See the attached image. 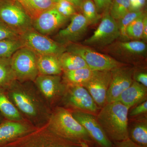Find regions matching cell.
<instances>
[{
  "instance_id": "6da1fadb",
  "label": "cell",
  "mask_w": 147,
  "mask_h": 147,
  "mask_svg": "<svg viewBox=\"0 0 147 147\" xmlns=\"http://www.w3.org/2000/svg\"><path fill=\"white\" fill-rule=\"evenodd\" d=\"M129 109L118 101L106 103L96 116L108 139L113 143L129 138Z\"/></svg>"
},
{
  "instance_id": "7a4b0ae2",
  "label": "cell",
  "mask_w": 147,
  "mask_h": 147,
  "mask_svg": "<svg viewBox=\"0 0 147 147\" xmlns=\"http://www.w3.org/2000/svg\"><path fill=\"white\" fill-rule=\"evenodd\" d=\"M49 130L60 137L72 142H86L93 145L86 130L66 109L59 108L53 114L50 120Z\"/></svg>"
},
{
  "instance_id": "3957f363",
  "label": "cell",
  "mask_w": 147,
  "mask_h": 147,
  "mask_svg": "<svg viewBox=\"0 0 147 147\" xmlns=\"http://www.w3.org/2000/svg\"><path fill=\"white\" fill-rule=\"evenodd\" d=\"M0 21L21 35L32 28V20L15 0H0Z\"/></svg>"
},
{
  "instance_id": "277c9868",
  "label": "cell",
  "mask_w": 147,
  "mask_h": 147,
  "mask_svg": "<svg viewBox=\"0 0 147 147\" xmlns=\"http://www.w3.org/2000/svg\"><path fill=\"white\" fill-rule=\"evenodd\" d=\"M66 49V51L82 57L88 67L93 71H109L126 65L110 56L98 53L86 45L69 43Z\"/></svg>"
},
{
  "instance_id": "5b68a950",
  "label": "cell",
  "mask_w": 147,
  "mask_h": 147,
  "mask_svg": "<svg viewBox=\"0 0 147 147\" xmlns=\"http://www.w3.org/2000/svg\"><path fill=\"white\" fill-rule=\"evenodd\" d=\"M9 145L13 147H81L80 143L64 139L49 129L30 133Z\"/></svg>"
},
{
  "instance_id": "8992f818",
  "label": "cell",
  "mask_w": 147,
  "mask_h": 147,
  "mask_svg": "<svg viewBox=\"0 0 147 147\" xmlns=\"http://www.w3.org/2000/svg\"><path fill=\"white\" fill-rule=\"evenodd\" d=\"M24 47L32 50L36 55H54L59 56L66 51V47L37 32L33 28L20 36Z\"/></svg>"
},
{
  "instance_id": "52a82bcc",
  "label": "cell",
  "mask_w": 147,
  "mask_h": 147,
  "mask_svg": "<svg viewBox=\"0 0 147 147\" xmlns=\"http://www.w3.org/2000/svg\"><path fill=\"white\" fill-rule=\"evenodd\" d=\"M11 65L16 78L34 80L38 76L37 55L28 47H21L11 58Z\"/></svg>"
},
{
  "instance_id": "ba28073f",
  "label": "cell",
  "mask_w": 147,
  "mask_h": 147,
  "mask_svg": "<svg viewBox=\"0 0 147 147\" xmlns=\"http://www.w3.org/2000/svg\"><path fill=\"white\" fill-rule=\"evenodd\" d=\"M117 23L111 16L109 10L105 11L99 26L92 35L83 42L88 47H104L111 45L120 37Z\"/></svg>"
},
{
  "instance_id": "9c48e42d",
  "label": "cell",
  "mask_w": 147,
  "mask_h": 147,
  "mask_svg": "<svg viewBox=\"0 0 147 147\" xmlns=\"http://www.w3.org/2000/svg\"><path fill=\"white\" fill-rule=\"evenodd\" d=\"M108 46L109 53L121 60L131 64L138 62L139 59L146 57L147 52L146 44L139 40L113 42Z\"/></svg>"
},
{
  "instance_id": "30bf717a",
  "label": "cell",
  "mask_w": 147,
  "mask_h": 147,
  "mask_svg": "<svg viewBox=\"0 0 147 147\" xmlns=\"http://www.w3.org/2000/svg\"><path fill=\"white\" fill-rule=\"evenodd\" d=\"M134 69L126 65L111 70V82L106 94V103L116 101L121 94L134 82Z\"/></svg>"
},
{
  "instance_id": "8fae6325",
  "label": "cell",
  "mask_w": 147,
  "mask_h": 147,
  "mask_svg": "<svg viewBox=\"0 0 147 147\" xmlns=\"http://www.w3.org/2000/svg\"><path fill=\"white\" fill-rule=\"evenodd\" d=\"M71 114L98 146L114 147L113 142L106 136L95 115L79 110H76Z\"/></svg>"
},
{
  "instance_id": "7c38bea8",
  "label": "cell",
  "mask_w": 147,
  "mask_h": 147,
  "mask_svg": "<svg viewBox=\"0 0 147 147\" xmlns=\"http://www.w3.org/2000/svg\"><path fill=\"white\" fill-rule=\"evenodd\" d=\"M111 77V70L95 71L92 77L83 85L99 108H102L106 104V94Z\"/></svg>"
},
{
  "instance_id": "4fadbf2b",
  "label": "cell",
  "mask_w": 147,
  "mask_h": 147,
  "mask_svg": "<svg viewBox=\"0 0 147 147\" xmlns=\"http://www.w3.org/2000/svg\"><path fill=\"white\" fill-rule=\"evenodd\" d=\"M67 101L77 110L91 113H98L99 107L86 89L82 86H69Z\"/></svg>"
},
{
  "instance_id": "5bb4252c",
  "label": "cell",
  "mask_w": 147,
  "mask_h": 147,
  "mask_svg": "<svg viewBox=\"0 0 147 147\" xmlns=\"http://www.w3.org/2000/svg\"><path fill=\"white\" fill-rule=\"evenodd\" d=\"M68 18L63 16L55 7L43 12L33 21L32 27L40 33L47 36L63 26Z\"/></svg>"
},
{
  "instance_id": "9a60e30c",
  "label": "cell",
  "mask_w": 147,
  "mask_h": 147,
  "mask_svg": "<svg viewBox=\"0 0 147 147\" xmlns=\"http://www.w3.org/2000/svg\"><path fill=\"white\" fill-rule=\"evenodd\" d=\"M89 25L82 13H76L71 16L68 26L59 31L57 38L62 43H72L84 36Z\"/></svg>"
},
{
  "instance_id": "2e32d148",
  "label": "cell",
  "mask_w": 147,
  "mask_h": 147,
  "mask_svg": "<svg viewBox=\"0 0 147 147\" xmlns=\"http://www.w3.org/2000/svg\"><path fill=\"white\" fill-rule=\"evenodd\" d=\"M30 130L23 124L7 122L0 125V147L10 144L30 134Z\"/></svg>"
},
{
  "instance_id": "e0dca14e",
  "label": "cell",
  "mask_w": 147,
  "mask_h": 147,
  "mask_svg": "<svg viewBox=\"0 0 147 147\" xmlns=\"http://www.w3.org/2000/svg\"><path fill=\"white\" fill-rule=\"evenodd\" d=\"M147 93L146 87L134 81L130 86L121 94L116 101H119L129 109L147 100Z\"/></svg>"
},
{
  "instance_id": "ac0fdd59",
  "label": "cell",
  "mask_w": 147,
  "mask_h": 147,
  "mask_svg": "<svg viewBox=\"0 0 147 147\" xmlns=\"http://www.w3.org/2000/svg\"><path fill=\"white\" fill-rule=\"evenodd\" d=\"M35 80L40 90L48 99L57 96L64 88L59 75H40Z\"/></svg>"
},
{
  "instance_id": "d6986e66",
  "label": "cell",
  "mask_w": 147,
  "mask_h": 147,
  "mask_svg": "<svg viewBox=\"0 0 147 147\" xmlns=\"http://www.w3.org/2000/svg\"><path fill=\"white\" fill-rule=\"evenodd\" d=\"M59 56L54 55H37L38 74L43 75H59L63 71Z\"/></svg>"
},
{
  "instance_id": "ffe728a7",
  "label": "cell",
  "mask_w": 147,
  "mask_h": 147,
  "mask_svg": "<svg viewBox=\"0 0 147 147\" xmlns=\"http://www.w3.org/2000/svg\"><path fill=\"white\" fill-rule=\"evenodd\" d=\"M21 6L32 21L42 13L55 7L53 0H15Z\"/></svg>"
},
{
  "instance_id": "44dd1931",
  "label": "cell",
  "mask_w": 147,
  "mask_h": 147,
  "mask_svg": "<svg viewBox=\"0 0 147 147\" xmlns=\"http://www.w3.org/2000/svg\"><path fill=\"white\" fill-rule=\"evenodd\" d=\"M129 138L142 147H147V117L135 119L128 129Z\"/></svg>"
},
{
  "instance_id": "7402d4cb",
  "label": "cell",
  "mask_w": 147,
  "mask_h": 147,
  "mask_svg": "<svg viewBox=\"0 0 147 147\" xmlns=\"http://www.w3.org/2000/svg\"><path fill=\"white\" fill-rule=\"evenodd\" d=\"M59 59L63 72L88 67L82 57L69 51H66L61 54Z\"/></svg>"
},
{
  "instance_id": "603a6c76",
  "label": "cell",
  "mask_w": 147,
  "mask_h": 147,
  "mask_svg": "<svg viewBox=\"0 0 147 147\" xmlns=\"http://www.w3.org/2000/svg\"><path fill=\"white\" fill-rule=\"evenodd\" d=\"M95 71L89 67L64 71L63 78L69 86H83L94 75Z\"/></svg>"
},
{
  "instance_id": "cb8c5ba5",
  "label": "cell",
  "mask_w": 147,
  "mask_h": 147,
  "mask_svg": "<svg viewBox=\"0 0 147 147\" xmlns=\"http://www.w3.org/2000/svg\"><path fill=\"white\" fill-rule=\"evenodd\" d=\"M11 96L16 106L23 113L30 116L36 115V106L30 96L21 91L13 92Z\"/></svg>"
},
{
  "instance_id": "d4e9b609",
  "label": "cell",
  "mask_w": 147,
  "mask_h": 147,
  "mask_svg": "<svg viewBox=\"0 0 147 147\" xmlns=\"http://www.w3.org/2000/svg\"><path fill=\"white\" fill-rule=\"evenodd\" d=\"M20 38L0 40V59H9L18 50L24 47Z\"/></svg>"
},
{
  "instance_id": "484cf974",
  "label": "cell",
  "mask_w": 147,
  "mask_h": 147,
  "mask_svg": "<svg viewBox=\"0 0 147 147\" xmlns=\"http://www.w3.org/2000/svg\"><path fill=\"white\" fill-rule=\"evenodd\" d=\"M146 13L144 12L141 16L130 23L127 28L126 34L127 38L132 40L142 39L144 19Z\"/></svg>"
},
{
  "instance_id": "4316f807",
  "label": "cell",
  "mask_w": 147,
  "mask_h": 147,
  "mask_svg": "<svg viewBox=\"0 0 147 147\" xmlns=\"http://www.w3.org/2000/svg\"><path fill=\"white\" fill-rule=\"evenodd\" d=\"M80 9L90 25L96 24L100 18L92 0H84Z\"/></svg>"
},
{
  "instance_id": "83f0119b",
  "label": "cell",
  "mask_w": 147,
  "mask_h": 147,
  "mask_svg": "<svg viewBox=\"0 0 147 147\" xmlns=\"http://www.w3.org/2000/svg\"><path fill=\"white\" fill-rule=\"evenodd\" d=\"M129 0H113L109 9L110 15L116 21L129 11Z\"/></svg>"
},
{
  "instance_id": "f1b7e54d",
  "label": "cell",
  "mask_w": 147,
  "mask_h": 147,
  "mask_svg": "<svg viewBox=\"0 0 147 147\" xmlns=\"http://www.w3.org/2000/svg\"><path fill=\"white\" fill-rule=\"evenodd\" d=\"M143 10L139 11H129L123 17L117 21L120 36L124 41L128 40L126 34L127 28L131 22L144 13Z\"/></svg>"
},
{
  "instance_id": "f546056e",
  "label": "cell",
  "mask_w": 147,
  "mask_h": 147,
  "mask_svg": "<svg viewBox=\"0 0 147 147\" xmlns=\"http://www.w3.org/2000/svg\"><path fill=\"white\" fill-rule=\"evenodd\" d=\"M15 79L11 65V58L0 59V86L13 82Z\"/></svg>"
},
{
  "instance_id": "4dcf8cb0",
  "label": "cell",
  "mask_w": 147,
  "mask_h": 147,
  "mask_svg": "<svg viewBox=\"0 0 147 147\" xmlns=\"http://www.w3.org/2000/svg\"><path fill=\"white\" fill-rule=\"evenodd\" d=\"M0 111L11 119H17L20 115L18 110L5 95L0 93Z\"/></svg>"
},
{
  "instance_id": "1f68e13d",
  "label": "cell",
  "mask_w": 147,
  "mask_h": 147,
  "mask_svg": "<svg viewBox=\"0 0 147 147\" xmlns=\"http://www.w3.org/2000/svg\"><path fill=\"white\" fill-rule=\"evenodd\" d=\"M55 8L63 16L69 18L76 13V8L67 0H61L55 4Z\"/></svg>"
},
{
  "instance_id": "d6a6232c",
  "label": "cell",
  "mask_w": 147,
  "mask_h": 147,
  "mask_svg": "<svg viewBox=\"0 0 147 147\" xmlns=\"http://www.w3.org/2000/svg\"><path fill=\"white\" fill-rule=\"evenodd\" d=\"M21 35L0 21V40L20 38Z\"/></svg>"
},
{
  "instance_id": "836d02e7",
  "label": "cell",
  "mask_w": 147,
  "mask_h": 147,
  "mask_svg": "<svg viewBox=\"0 0 147 147\" xmlns=\"http://www.w3.org/2000/svg\"><path fill=\"white\" fill-rule=\"evenodd\" d=\"M147 113V101L139 103L137 105L134 106V108L131 109V111L128 113V118L131 119L136 118H141L146 117Z\"/></svg>"
},
{
  "instance_id": "e575fe53",
  "label": "cell",
  "mask_w": 147,
  "mask_h": 147,
  "mask_svg": "<svg viewBox=\"0 0 147 147\" xmlns=\"http://www.w3.org/2000/svg\"><path fill=\"white\" fill-rule=\"evenodd\" d=\"M133 79L134 81L138 82L147 88V73L146 71H136L134 69Z\"/></svg>"
},
{
  "instance_id": "d590c367",
  "label": "cell",
  "mask_w": 147,
  "mask_h": 147,
  "mask_svg": "<svg viewBox=\"0 0 147 147\" xmlns=\"http://www.w3.org/2000/svg\"><path fill=\"white\" fill-rule=\"evenodd\" d=\"M95 4L98 12L109 10L113 0H92Z\"/></svg>"
},
{
  "instance_id": "8d00e7d4",
  "label": "cell",
  "mask_w": 147,
  "mask_h": 147,
  "mask_svg": "<svg viewBox=\"0 0 147 147\" xmlns=\"http://www.w3.org/2000/svg\"><path fill=\"white\" fill-rule=\"evenodd\" d=\"M146 0H129V11L142 10L146 4Z\"/></svg>"
},
{
  "instance_id": "74e56055",
  "label": "cell",
  "mask_w": 147,
  "mask_h": 147,
  "mask_svg": "<svg viewBox=\"0 0 147 147\" xmlns=\"http://www.w3.org/2000/svg\"><path fill=\"white\" fill-rule=\"evenodd\" d=\"M113 145L114 147H142L132 142L129 138L120 142L113 143Z\"/></svg>"
},
{
  "instance_id": "f35d334b",
  "label": "cell",
  "mask_w": 147,
  "mask_h": 147,
  "mask_svg": "<svg viewBox=\"0 0 147 147\" xmlns=\"http://www.w3.org/2000/svg\"><path fill=\"white\" fill-rule=\"evenodd\" d=\"M142 39L144 41H147V16H145L144 21V26H143V34H142Z\"/></svg>"
},
{
  "instance_id": "ab89813d",
  "label": "cell",
  "mask_w": 147,
  "mask_h": 147,
  "mask_svg": "<svg viewBox=\"0 0 147 147\" xmlns=\"http://www.w3.org/2000/svg\"><path fill=\"white\" fill-rule=\"evenodd\" d=\"M69 1L73 5L76 9H80L84 0H69Z\"/></svg>"
},
{
  "instance_id": "60d3db41",
  "label": "cell",
  "mask_w": 147,
  "mask_h": 147,
  "mask_svg": "<svg viewBox=\"0 0 147 147\" xmlns=\"http://www.w3.org/2000/svg\"><path fill=\"white\" fill-rule=\"evenodd\" d=\"M80 144H81V147H90L89 145L85 142H81Z\"/></svg>"
},
{
  "instance_id": "b9f144b4",
  "label": "cell",
  "mask_w": 147,
  "mask_h": 147,
  "mask_svg": "<svg viewBox=\"0 0 147 147\" xmlns=\"http://www.w3.org/2000/svg\"><path fill=\"white\" fill-rule=\"evenodd\" d=\"M0 147H13L12 146H10V145H7V146H3Z\"/></svg>"
},
{
  "instance_id": "7bdbcfd3",
  "label": "cell",
  "mask_w": 147,
  "mask_h": 147,
  "mask_svg": "<svg viewBox=\"0 0 147 147\" xmlns=\"http://www.w3.org/2000/svg\"><path fill=\"white\" fill-rule=\"evenodd\" d=\"M55 3H57V2L59 1H61V0H53ZM67 1H69V0H67Z\"/></svg>"
}]
</instances>
